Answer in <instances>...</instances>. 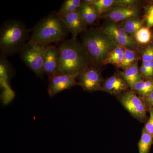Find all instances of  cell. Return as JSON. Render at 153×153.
Returning a JSON list of instances; mask_svg holds the SVG:
<instances>
[{"label":"cell","instance_id":"obj_16","mask_svg":"<svg viewBox=\"0 0 153 153\" xmlns=\"http://www.w3.org/2000/svg\"><path fill=\"white\" fill-rule=\"evenodd\" d=\"M137 62L121 73L122 76L130 87L143 79L138 68Z\"/></svg>","mask_w":153,"mask_h":153},{"label":"cell","instance_id":"obj_15","mask_svg":"<svg viewBox=\"0 0 153 153\" xmlns=\"http://www.w3.org/2000/svg\"><path fill=\"white\" fill-rule=\"evenodd\" d=\"M130 90L143 98L153 91V78L145 79L130 86Z\"/></svg>","mask_w":153,"mask_h":153},{"label":"cell","instance_id":"obj_13","mask_svg":"<svg viewBox=\"0 0 153 153\" xmlns=\"http://www.w3.org/2000/svg\"><path fill=\"white\" fill-rule=\"evenodd\" d=\"M59 48L49 46L46 51L44 60V70L48 77L56 74L59 64Z\"/></svg>","mask_w":153,"mask_h":153},{"label":"cell","instance_id":"obj_10","mask_svg":"<svg viewBox=\"0 0 153 153\" xmlns=\"http://www.w3.org/2000/svg\"><path fill=\"white\" fill-rule=\"evenodd\" d=\"M129 88H130L129 85L121 74H115L105 80L102 91L118 97L128 91Z\"/></svg>","mask_w":153,"mask_h":153},{"label":"cell","instance_id":"obj_14","mask_svg":"<svg viewBox=\"0 0 153 153\" xmlns=\"http://www.w3.org/2000/svg\"><path fill=\"white\" fill-rule=\"evenodd\" d=\"M79 12L86 25L93 24L98 16L95 8L86 1L82 2L79 9Z\"/></svg>","mask_w":153,"mask_h":153},{"label":"cell","instance_id":"obj_27","mask_svg":"<svg viewBox=\"0 0 153 153\" xmlns=\"http://www.w3.org/2000/svg\"><path fill=\"white\" fill-rule=\"evenodd\" d=\"M138 1L134 0H117L116 1V6H133Z\"/></svg>","mask_w":153,"mask_h":153},{"label":"cell","instance_id":"obj_17","mask_svg":"<svg viewBox=\"0 0 153 153\" xmlns=\"http://www.w3.org/2000/svg\"><path fill=\"white\" fill-rule=\"evenodd\" d=\"M124 55V49L118 46L108 54L103 62V65L113 64L118 67L123 61Z\"/></svg>","mask_w":153,"mask_h":153},{"label":"cell","instance_id":"obj_19","mask_svg":"<svg viewBox=\"0 0 153 153\" xmlns=\"http://www.w3.org/2000/svg\"><path fill=\"white\" fill-rule=\"evenodd\" d=\"M153 143V136L149 133L143 128L140 139L138 143L139 153H149Z\"/></svg>","mask_w":153,"mask_h":153},{"label":"cell","instance_id":"obj_28","mask_svg":"<svg viewBox=\"0 0 153 153\" xmlns=\"http://www.w3.org/2000/svg\"><path fill=\"white\" fill-rule=\"evenodd\" d=\"M142 65L148 69L150 78H153V61L151 62H143Z\"/></svg>","mask_w":153,"mask_h":153},{"label":"cell","instance_id":"obj_21","mask_svg":"<svg viewBox=\"0 0 153 153\" xmlns=\"http://www.w3.org/2000/svg\"><path fill=\"white\" fill-rule=\"evenodd\" d=\"M91 4L95 8L99 15L107 13L113 7L116 6L115 0H94Z\"/></svg>","mask_w":153,"mask_h":153},{"label":"cell","instance_id":"obj_12","mask_svg":"<svg viewBox=\"0 0 153 153\" xmlns=\"http://www.w3.org/2000/svg\"><path fill=\"white\" fill-rule=\"evenodd\" d=\"M61 17L74 40H76L78 34L85 31L86 25L79 14V10Z\"/></svg>","mask_w":153,"mask_h":153},{"label":"cell","instance_id":"obj_8","mask_svg":"<svg viewBox=\"0 0 153 153\" xmlns=\"http://www.w3.org/2000/svg\"><path fill=\"white\" fill-rule=\"evenodd\" d=\"M102 29L109 34L118 46L133 50L136 48L137 42L134 37L128 35L115 22L108 23Z\"/></svg>","mask_w":153,"mask_h":153},{"label":"cell","instance_id":"obj_18","mask_svg":"<svg viewBox=\"0 0 153 153\" xmlns=\"http://www.w3.org/2000/svg\"><path fill=\"white\" fill-rule=\"evenodd\" d=\"M144 22L137 18H131L124 21L122 27L128 35H134L138 30L143 27Z\"/></svg>","mask_w":153,"mask_h":153},{"label":"cell","instance_id":"obj_23","mask_svg":"<svg viewBox=\"0 0 153 153\" xmlns=\"http://www.w3.org/2000/svg\"><path fill=\"white\" fill-rule=\"evenodd\" d=\"M134 38L137 43L141 44H148L152 38V33L150 28L143 27L134 34Z\"/></svg>","mask_w":153,"mask_h":153},{"label":"cell","instance_id":"obj_7","mask_svg":"<svg viewBox=\"0 0 153 153\" xmlns=\"http://www.w3.org/2000/svg\"><path fill=\"white\" fill-rule=\"evenodd\" d=\"M78 85L88 92L102 90L105 80L97 66L91 64L76 76Z\"/></svg>","mask_w":153,"mask_h":153},{"label":"cell","instance_id":"obj_26","mask_svg":"<svg viewBox=\"0 0 153 153\" xmlns=\"http://www.w3.org/2000/svg\"><path fill=\"white\" fill-rule=\"evenodd\" d=\"M143 99L147 107L148 111L150 109H153V91L149 95Z\"/></svg>","mask_w":153,"mask_h":153},{"label":"cell","instance_id":"obj_29","mask_svg":"<svg viewBox=\"0 0 153 153\" xmlns=\"http://www.w3.org/2000/svg\"><path fill=\"white\" fill-rule=\"evenodd\" d=\"M153 16V4L149 5L145 9V16Z\"/></svg>","mask_w":153,"mask_h":153},{"label":"cell","instance_id":"obj_3","mask_svg":"<svg viewBox=\"0 0 153 153\" xmlns=\"http://www.w3.org/2000/svg\"><path fill=\"white\" fill-rule=\"evenodd\" d=\"M68 29L57 13H52L38 22L33 30L30 41L49 45L62 41Z\"/></svg>","mask_w":153,"mask_h":153},{"label":"cell","instance_id":"obj_20","mask_svg":"<svg viewBox=\"0 0 153 153\" xmlns=\"http://www.w3.org/2000/svg\"><path fill=\"white\" fill-rule=\"evenodd\" d=\"M81 3L80 0H66L57 12V14L62 17L76 12L79 10Z\"/></svg>","mask_w":153,"mask_h":153},{"label":"cell","instance_id":"obj_2","mask_svg":"<svg viewBox=\"0 0 153 153\" xmlns=\"http://www.w3.org/2000/svg\"><path fill=\"white\" fill-rule=\"evenodd\" d=\"M82 44L91 62L97 66L103 65L108 54L118 46L102 28L91 29L86 31L82 38Z\"/></svg>","mask_w":153,"mask_h":153},{"label":"cell","instance_id":"obj_9","mask_svg":"<svg viewBox=\"0 0 153 153\" xmlns=\"http://www.w3.org/2000/svg\"><path fill=\"white\" fill-rule=\"evenodd\" d=\"M48 93L50 97L78 85L76 76L66 74H56L49 77Z\"/></svg>","mask_w":153,"mask_h":153},{"label":"cell","instance_id":"obj_11","mask_svg":"<svg viewBox=\"0 0 153 153\" xmlns=\"http://www.w3.org/2000/svg\"><path fill=\"white\" fill-rule=\"evenodd\" d=\"M139 11L134 6H117L111 8L105 14V17L112 22H123L131 18H137Z\"/></svg>","mask_w":153,"mask_h":153},{"label":"cell","instance_id":"obj_25","mask_svg":"<svg viewBox=\"0 0 153 153\" xmlns=\"http://www.w3.org/2000/svg\"><path fill=\"white\" fill-rule=\"evenodd\" d=\"M149 112L150 116L144 128L149 133L153 136V109H150Z\"/></svg>","mask_w":153,"mask_h":153},{"label":"cell","instance_id":"obj_24","mask_svg":"<svg viewBox=\"0 0 153 153\" xmlns=\"http://www.w3.org/2000/svg\"><path fill=\"white\" fill-rule=\"evenodd\" d=\"M143 62L153 61V44H150L143 50L142 53Z\"/></svg>","mask_w":153,"mask_h":153},{"label":"cell","instance_id":"obj_5","mask_svg":"<svg viewBox=\"0 0 153 153\" xmlns=\"http://www.w3.org/2000/svg\"><path fill=\"white\" fill-rule=\"evenodd\" d=\"M49 46L36 41H29L19 52L22 61L37 76L41 78L45 74L44 57Z\"/></svg>","mask_w":153,"mask_h":153},{"label":"cell","instance_id":"obj_1","mask_svg":"<svg viewBox=\"0 0 153 153\" xmlns=\"http://www.w3.org/2000/svg\"><path fill=\"white\" fill-rule=\"evenodd\" d=\"M59 64L56 74L76 76L92 64L85 48L77 40L64 41L60 47Z\"/></svg>","mask_w":153,"mask_h":153},{"label":"cell","instance_id":"obj_30","mask_svg":"<svg viewBox=\"0 0 153 153\" xmlns=\"http://www.w3.org/2000/svg\"><path fill=\"white\" fill-rule=\"evenodd\" d=\"M146 22V27L150 28L153 27V16H145Z\"/></svg>","mask_w":153,"mask_h":153},{"label":"cell","instance_id":"obj_6","mask_svg":"<svg viewBox=\"0 0 153 153\" xmlns=\"http://www.w3.org/2000/svg\"><path fill=\"white\" fill-rule=\"evenodd\" d=\"M117 97L122 105L133 117L143 123L147 122L149 118L147 107L143 99L135 92L128 90Z\"/></svg>","mask_w":153,"mask_h":153},{"label":"cell","instance_id":"obj_4","mask_svg":"<svg viewBox=\"0 0 153 153\" xmlns=\"http://www.w3.org/2000/svg\"><path fill=\"white\" fill-rule=\"evenodd\" d=\"M29 30L22 22L10 20L5 22L0 31L1 54L6 56L20 52L26 44Z\"/></svg>","mask_w":153,"mask_h":153},{"label":"cell","instance_id":"obj_22","mask_svg":"<svg viewBox=\"0 0 153 153\" xmlns=\"http://www.w3.org/2000/svg\"><path fill=\"white\" fill-rule=\"evenodd\" d=\"M124 49V55L123 61L119 66V68H122L124 71L137 63V55L136 52L133 49Z\"/></svg>","mask_w":153,"mask_h":153},{"label":"cell","instance_id":"obj_31","mask_svg":"<svg viewBox=\"0 0 153 153\" xmlns=\"http://www.w3.org/2000/svg\"></svg>","mask_w":153,"mask_h":153}]
</instances>
